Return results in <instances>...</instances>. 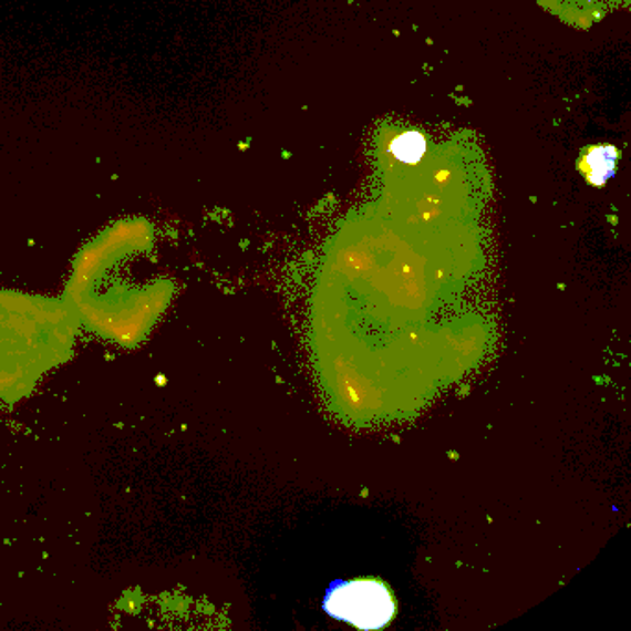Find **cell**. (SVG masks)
Segmentation results:
<instances>
[{
  "label": "cell",
  "mask_w": 631,
  "mask_h": 631,
  "mask_svg": "<svg viewBox=\"0 0 631 631\" xmlns=\"http://www.w3.org/2000/svg\"><path fill=\"white\" fill-rule=\"evenodd\" d=\"M617 162H619V151L613 145H598L583 151L578 167L591 186L602 187L617 173Z\"/></svg>",
  "instance_id": "7a4b0ae2"
},
{
  "label": "cell",
  "mask_w": 631,
  "mask_h": 631,
  "mask_svg": "<svg viewBox=\"0 0 631 631\" xmlns=\"http://www.w3.org/2000/svg\"><path fill=\"white\" fill-rule=\"evenodd\" d=\"M426 148H428L426 137L415 131L402 132L401 136L391 143V154L406 165H417L424 158Z\"/></svg>",
  "instance_id": "3957f363"
},
{
  "label": "cell",
  "mask_w": 631,
  "mask_h": 631,
  "mask_svg": "<svg viewBox=\"0 0 631 631\" xmlns=\"http://www.w3.org/2000/svg\"><path fill=\"white\" fill-rule=\"evenodd\" d=\"M322 608L333 619L366 631L385 628L396 614L393 592L376 578L333 581Z\"/></svg>",
  "instance_id": "6da1fadb"
}]
</instances>
